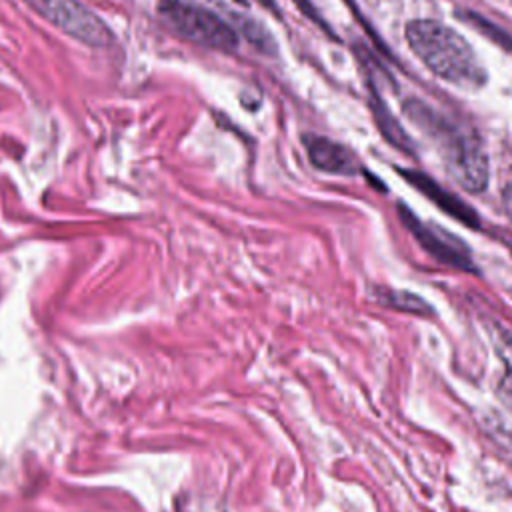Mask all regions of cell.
<instances>
[{
  "mask_svg": "<svg viewBox=\"0 0 512 512\" xmlns=\"http://www.w3.org/2000/svg\"><path fill=\"white\" fill-rule=\"evenodd\" d=\"M404 114L426 132L440 150L446 172L468 192H484L490 180V162L478 132L430 104L410 98L404 102Z\"/></svg>",
  "mask_w": 512,
  "mask_h": 512,
  "instance_id": "obj_1",
  "label": "cell"
},
{
  "mask_svg": "<svg viewBox=\"0 0 512 512\" xmlns=\"http://www.w3.org/2000/svg\"><path fill=\"white\" fill-rule=\"evenodd\" d=\"M414 56L440 80L462 90H480L488 74L474 48L448 24L434 18L410 20L404 28Z\"/></svg>",
  "mask_w": 512,
  "mask_h": 512,
  "instance_id": "obj_2",
  "label": "cell"
},
{
  "mask_svg": "<svg viewBox=\"0 0 512 512\" xmlns=\"http://www.w3.org/2000/svg\"><path fill=\"white\" fill-rule=\"evenodd\" d=\"M158 14L176 36L188 42L226 54L238 48V32L216 12L200 4L190 0H160Z\"/></svg>",
  "mask_w": 512,
  "mask_h": 512,
  "instance_id": "obj_3",
  "label": "cell"
},
{
  "mask_svg": "<svg viewBox=\"0 0 512 512\" xmlns=\"http://www.w3.org/2000/svg\"><path fill=\"white\" fill-rule=\"evenodd\" d=\"M36 14L48 20L52 26L72 36L74 40L104 48L110 46L114 36L106 22L94 14L80 0H24Z\"/></svg>",
  "mask_w": 512,
  "mask_h": 512,
  "instance_id": "obj_4",
  "label": "cell"
},
{
  "mask_svg": "<svg viewBox=\"0 0 512 512\" xmlns=\"http://www.w3.org/2000/svg\"><path fill=\"white\" fill-rule=\"evenodd\" d=\"M398 214H400L402 224L408 228V232L414 236V240L420 244V248L426 254H430L434 260H438L446 266H452V268H458L464 272H474L472 256L458 238H454L444 228L422 222L404 204H398Z\"/></svg>",
  "mask_w": 512,
  "mask_h": 512,
  "instance_id": "obj_5",
  "label": "cell"
},
{
  "mask_svg": "<svg viewBox=\"0 0 512 512\" xmlns=\"http://www.w3.org/2000/svg\"><path fill=\"white\" fill-rule=\"evenodd\" d=\"M398 174L412 188H416L420 194L430 198L442 212L456 218L460 224L470 226V228H480V218H478L476 210L472 206H468L464 200H460L456 194H452L450 190L440 186L436 180H432L428 174H422L416 170H404V168H398Z\"/></svg>",
  "mask_w": 512,
  "mask_h": 512,
  "instance_id": "obj_6",
  "label": "cell"
},
{
  "mask_svg": "<svg viewBox=\"0 0 512 512\" xmlns=\"http://www.w3.org/2000/svg\"><path fill=\"white\" fill-rule=\"evenodd\" d=\"M302 142L306 146L312 166H316L322 172L338 174V176H354L362 168L356 154L340 142H334L318 134H306Z\"/></svg>",
  "mask_w": 512,
  "mask_h": 512,
  "instance_id": "obj_7",
  "label": "cell"
},
{
  "mask_svg": "<svg viewBox=\"0 0 512 512\" xmlns=\"http://www.w3.org/2000/svg\"><path fill=\"white\" fill-rule=\"evenodd\" d=\"M370 110L374 116V124L380 130V134L384 136V140L388 144H392L394 148H398L400 152L412 154L414 142L410 140V136L402 128V124L394 118V114L390 112V108L386 106V102L382 100V96L376 88H370Z\"/></svg>",
  "mask_w": 512,
  "mask_h": 512,
  "instance_id": "obj_8",
  "label": "cell"
},
{
  "mask_svg": "<svg viewBox=\"0 0 512 512\" xmlns=\"http://www.w3.org/2000/svg\"><path fill=\"white\" fill-rule=\"evenodd\" d=\"M492 348L502 366V376L498 382V392L512 404V326L494 324L490 328Z\"/></svg>",
  "mask_w": 512,
  "mask_h": 512,
  "instance_id": "obj_9",
  "label": "cell"
},
{
  "mask_svg": "<svg viewBox=\"0 0 512 512\" xmlns=\"http://www.w3.org/2000/svg\"><path fill=\"white\" fill-rule=\"evenodd\" d=\"M376 298L380 304H384L388 308L416 314V316H430L434 312L432 306L424 298H420L418 294H412V292H404V290H378Z\"/></svg>",
  "mask_w": 512,
  "mask_h": 512,
  "instance_id": "obj_10",
  "label": "cell"
},
{
  "mask_svg": "<svg viewBox=\"0 0 512 512\" xmlns=\"http://www.w3.org/2000/svg\"><path fill=\"white\" fill-rule=\"evenodd\" d=\"M234 20L238 22V30L262 52H270L274 54L276 52V42L272 38V34L260 26V22L252 20V18H246V16H234Z\"/></svg>",
  "mask_w": 512,
  "mask_h": 512,
  "instance_id": "obj_11",
  "label": "cell"
},
{
  "mask_svg": "<svg viewBox=\"0 0 512 512\" xmlns=\"http://www.w3.org/2000/svg\"><path fill=\"white\" fill-rule=\"evenodd\" d=\"M502 200H504V208H506V212H508V214H510V218H512V186H508V188L504 190Z\"/></svg>",
  "mask_w": 512,
  "mask_h": 512,
  "instance_id": "obj_12",
  "label": "cell"
},
{
  "mask_svg": "<svg viewBox=\"0 0 512 512\" xmlns=\"http://www.w3.org/2000/svg\"><path fill=\"white\" fill-rule=\"evenodd\" d=\"M258 4H262L268 12H272L274 16H280V12H278V8H276V0H256Z\"/></svg>",
  "mask_w": 512,
  "mask_h": 512,
  "instance_id": "obj_13",
  "label": "cell"
},
{
  "mask_svg": "<svg viewBox=\"0 0 512 512\" xmlns=\"http://www.w3.org/2000/svg\"><path fill=\"white\" fill-rule=\"evenodd\" d=\"M510 2H512V0H510Z\"/></svg>",
  "mask_w": 512,
  "mask_h": 512,
  "instance_id": "obj_14",
  "label": "cell"
}]
</instances>
